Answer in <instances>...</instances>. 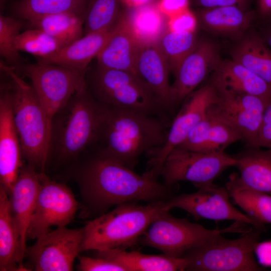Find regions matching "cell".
Instances as JSON below:
<instances>
[{
    "mask_svg": "<svg viewBox=\"0 0 271 271\" xmlns=\"http://www.w3.org/2000/svg\"><path fill=\"white\" fill-rule=\"evenodd\" d=\"M76 178L88 216H98L125 203L166 202L176 189L95 152L79 166Z\"/></svg>",
    "mask_w": 271,
    "mask_h": 271,
    "instance_id": "6da1fadb",
    "label": "cell"
},
{
    "mask_svg": "<svg viewBox=\"0 0 271 271\" xmlns=\"http://www.w3.org/2000/svg\"><path fill=\"white\" fill-rule=\"evenodd\" d=\"M101 104L95 152L133 170L143 154L163 146L170 123L138 111Z\"/></svg>",
    "mask_w": 271,
    "mask_h": 271,
    "instance_id": "7a4b0ae2",
    "label": "cell"
},
{
    "mask_svg": "<svg viewBox=\"0 0 271 271\" xmlns=\"http://www.w3.org/2000/svg\"><path fill=\"white\" fill-rule=\"evenodd\" d=\"M101 104L89 92L86 81L51 120L50 157L73 161L95 144Z\"/></svg>",
    "mask_w": 271,
    "mask_h": 271,
    "instance_id": "3957f363",
    "label": "cell"
},
{
    "mask_svg": "<svg viewBox=\"0 0 271 271\" xmlns=\"http://www.w3.org/2000/svg\"><path fill=\"white\" fill-rule=\"evenodd\" d=\"M1 70L12 83L13 120L22 157L40 172H45L49 160L51 120L32 84L17 73L14 67L1 62Z\"/></svg>",
    "mask_w": 271,
    "mask_h": 271,
    "instance_id": "277c9868",
    "label": "cell"
},
{
    "mask_svg": "<svg viewBox=\"0 0 271 271\" xmlns=\"http://www.w3.org/2000/svg\"><path fill=\"white\" fill-rule=\"evenodd\" d=\"M165 203H125L87 221L83 227L82 251L126 249L137 245L139 237L166 210Z\"/></svg>",
    "mask_w": 271,
    "mask_h": 271,
    "instance_id": "5b68a950",
    "label": "cell"
},
{
    "mask_svg": "<svg viewBox=\"0 0 271 271\" xmlns=\"http://www.w3.org/2000/svg\"><path fill=\"white\" fill-rule=\"evenodd\" d=\"M85 81L92 96L100 103L144 112L170 122V115L136 74L97 65L93 69H88Z\"/></svg>",
    "mask_w": 271,
    "mask_h": 271,
    "instance_id": "8992f818",
    "label": "cell"
},
{
    "mask_svg": "<svg viewBox=\"0 0 271 271\" xmlns=\"http://www.w3.org/2000/svg\"><path fill=\"white\" fill-rule=\"evenodd\" d=\"M248 225L235 221L222 229H208L187 218H176L165 210L139 237L137 245L153 247L167 256L179 258L218 234L244 233L250 229Z\"/></svg>",
    "mask_w": 271,
    "mask_h": 271,
    "instance_id": "52a82bcc",
    "label": "cell"
},
{
    "mask_svg": "<svg viewBox=\"0 0 271 271\" xmlns=\"http://www.w3.org/2000/svg\"><path fill=\"white\" fill-rule=\"evenodd\" d=\"M262 231L253 226L240 237L227 239L218 234L203 245L186 251L187 271H261L254 249Z\"/></svg>",
    "mask_w": 271,
    "mask_h": 271,
    "instance_id": "ba28073f",
    "label": "cell"
},
{
    "mask_svg": "<svg viewBox=\"0 0 271 271\" xmlns=\"http://www.w3.org/2000/svg\"><path fill=\"white\" fill-rule=\"evenodd\" d=\"M217 97V88L210 81L186 98L170 124L166 143L146 154L149 160L144 176L158 180L168 155L205 117L208 108L216 101Z\"/></svg>",
    "mask_w": 271,
    "mask_h": 271,
    "instance_id": "9c48e42d",
    "label": "cell"
},
{
    "mask_svg": "<svg viewBox=\"0 0 271 271\" xmlns=\"http://www.w3.org/2000/svg\"><path fill=\"white\" fill-rule=\"evenodd\" d=\"M15 69L31 80V84L51 120L85 83L88 70H77L39 62L23 63Z\"/></svg>",
    "mask_w": 271,
    "mask_h": 271,
    "instance_id": "30bf717a",
    "label": "cell"
},
{
    "mask_svg": "<svg viewBox=\"0 0 271 271\" xmlns=\"http://www.w3.org/2000/svg\"><path fill=\"white\" fill-rule=\"evenodd\" d=\"M235 163L233 155L225 152L204 153L176 147L166 159L160 176L166 186L177 189L180 181L191 182L194 185L213 182Z\"/></svg>",
    "mask_w": 271,
    "mask_h": 271,
    "instance_id": "8fae6325",
    "label": "cell"
},
{
    "mask_svg": "<svg viewBox=\"0 0 271 271\" xmlns=\"http://www.w3.org/2000/svg\"><path fill=\"white\" fill-rule=\"evenodd\" d=\"M41 181L35 210L27 232V240L34 239L50 231L52 226H66L78 209V203L65 185L51 180L39 172Z\"/></svg>",
    "mask_w": 271,
    "mask_h": 271,
    "instance_id": "7c38bea8",
    "label": "cell"
},
{
    "mask_svg": "<svg viewBox=\"0 0 271 271\" xmlns=\"http://www.w3.org/2000/svg\"><path fill=\"white\" fill-rule=\"evenodd\" d=\"M194 186L198 189L196 192L174 195L165 202V209H182L190 214L196 220L205 218L215 221H238L264 231L255 221L232 204L226 187L218 186L213 182Z\"/></svg>",
    "mask_w": 271,
    "mask_h": 271,
    "instance_id": "4fadbf2b",
    "label": "cell"
},
{
    "mask_svg": "<svg viewBox=\"0 0 271 271\" xmlns=\"http://www.w3.org/2000/svg\"><path fill=\"white\" fill-rule=\"evenodd\" d=\"M83 227L69 229L58 227L36 239L27 246V257L36 271H70L82 251Z\"/></svg>",
    "mask_w": 271,
    "mask_h": 271,
    "instance_id": "5bb4252c",
    "label": "cell"
},
{
    "mask_svg": "<svg viewBox=\"0 0 271 271\" xmlns=\"http://www.w3.org/2000/svg\"><path fill=\"white\" fill-rule=\"evenodd\" d=\"M216 88L217 99L207 112L237 129L246 147H258V133L266 102L254 95Z\"/></svg>",
    "mask_w": 271,
    "mask_h": 271,
    "instance_id": "9a60e30c",
    "label": "cell"
},
{
    "mask_svg": "<svg viewBox=\"0 0 271 271\" xmlns=\"http://www.w3.org/2000/svg\"><path fill=\"white\" fill-rule=\"evenodd\" d=\"M221 60L219 46L215 42L206 38L199 39L174 74L171 96L175 110L215 71Z\"/></svg>",
    "mask_w": 271,
    "mask_h": 271,
    "instance_id": "2e32d148",
    "label": "cell"
},
{
    "mask_svg": "<svg viewBox=\"0 0 271 271\" xmlns=\"http://www.w3.org/2000/svg\"><path fill=\"white\" fill-rule=\"evenodd\" d=\"M12 83H1L0 187L9 196L23 165L19 138L13 120Z\"/></svg>",
    "mask_w": 271,
    "mask_h": 271,
    "instance_id": "e0dca14e",
    "label": "cell"
},
{
    "mask_svg": "<svg viewBox=\"0 0 271 271\" xmlns=\"http://www.w3.org/2000/svg\"><path fill=\"white\" fill-rule=\"evenodd\" d=\"M136 72L153 91L164 109L171 115L175 109L169 83L170 70L157 43H141L136 61Z\"/></svg>",
    "mask_w": 271,
    "mask_h": 271,
    "instance_id": "ac0fdd59",
    "label": "cell"
},
{
    "mask_svg": "<svg viewBox=\"0 0 271 271\" xmlns=\"http://www.w3.org/2000/svg\"><path fill=\"white\" fill-rule=\"evenodd\" d=\"M40 187L39 172L35 167L27 163L22 166L9 196L12 215L20 236L21 252L24 258L27 247L28 228Z\"/></svg>",
    "mask_w": 271,
    "mask_h": 271,
    "instance_id": "d6986e66",
    "label": "cell"
},
{
    "mask_svg": "<svg viewBox=\"0 0 271 271\" xmlns=\"http://www.w3.org/2000/svg\"><path fill=\"white\" fill-rule=\"evenodd\" d=\"M141 44L129 26L125 12H123L96 57L97 65L136 74V61Z\"/></svg>",
    "mask_w": 271,
    "mask_h": 271,
    "instance_id": "ffe728a7",
    "label": "cell"
},
{
    "mask_svg": "<svg viewBox=\"0 0 271 271\" xmlns=\"http://www.w3.org/2000/svg\"><path fill=\"white\" fill-rule=\"evenodd\" d=\"M202 29L212 35L237 40L256 20L255 10L238 7L199 9L193 11Z\"/></svg>",
    "mask_w": 271,
    "mask_h": 271,
    "instance_id": "44dd1931",
    "label": "cell"
},
{
    "mask_svg": "<svg viewBox=\"0 0 271 271\" xmlns=\"http://www.w3.org/2000/svg\"><path fill=\"white\" fill-rule=\"evenodd\" d=\"M241 140L243 141V137L237 129L207 112L177 147L204 153H218L224 152L227 147Z\"/></svg>",
    "mask_w": 271,
    "mask_h": 271,
    "instance_id": "7402d4cb",
    "label": "cell"
},
{
    "mask_svg": "<svg viewBox=\"0 0 271 271\" xmlns=\"http://www.w3.org/2000/svg\"><path fill=\"white\" fill-rule=\"evenodd\" d=\"M215 87L257 96L266 103L271 100V86L241 64L221 60L210 81Z\"/></svg>",
    "mask_w": 271,
    "mask_h": 271,
    "instance_id": "603a6c76",
    "label": "cell"
},
{
    "mask_svg": "<svg viewBox=\"0 0 271 271\" xmlns=\"http://www.w3.org/2000/svg\"><path fill=\"white\" fill-rule=\"evenodd\" d=\"M112 28L104 31L85 34L53 54L38 58L37 62L86 70L91 61L97 57L105 44Z\"/></svg>",
    "mask_w": 271,
    "mask_h": 271,
    "instance_id": "cb8c5ba5",
    "label": "cell"
},
{
    "mask_svg": "<svg viewBox=\"0 0 271 271\" xmlns=\"http://www.w3.org/2000/svg\"><path fill=\"white\" fill-rule=\"evenodd\" d=\"M20 236L14 220L9 196L0 187V270H29L23 263Z\"/></svg>",
    "mask_w": 271,
    "mask_h": 271,
    "instance_id": "d4e9b609",
    "label": "cell"
},
{
    "mask_svg": "<svg viewBox=\"0 0 271 271\" xmlns=\"http://www.w3.org/2000/svg\"><path fill=\"white\" fill-rule=\"evenodd\" d=\"M246 147L233 155L240 180L251 189L271 195V149Z\"/></svg>",
    "mask_w": 271,
    "mask_h": 271,
    "instance_id": "484cf974",
    "label": "cell"
},
{
    "mask_svg": "<svg viewBox=\"0 0 271 271\" xmlns=\"http://www.w3.org/2000/svg\"><path fill=\"white\" fill-rule=\"evenodd\" d=\"M231 56L271 86V50L258 31L250 30L238 40Z\"/></svg>",
    "mask_w": 271,
    "mask_h": 271,
    "instance_id": "4316f807",
    "label": "cell"
},
{
    "mask_svg": "<svg viewBox=\"0 0 271 271\" xmlns=\"http://www.w3.org/2000/svg\"><path fill=\"white\" fill-rule=\"evenodd\" d=\"M96 251L97 256L113 260L123 265L127 271H184L188 263L183 257L147 254L139 250L128 251L116 248Z\"/></svg>",
    "mask_w": 271,
    "mask_h": 271,
    "instance_id": "83f0119b",
    "label": "cell"
},
{
    "mask_svg": "<svg viewBox=\"0 0 271 271\" xmlns=\"http://www.w3.org/2000/svg\"><path fill=\"white\" fill-rule=\"evenodd\" d=\"M225 187L234 203L264 230L266 224H271V195L247 187L235 173L229 176Z\"/></svg>",
    "mask_w": 271,
    "mask_h": 271,
    "instance_id": "f1b7e54d",
    "label": "cell"
},
{
    "mask_svg": "<svg viewBox=\"0 0 271 271\" xmlns=\"http://www.w3.org/2000/svg\"><path fill=\"white\" fill-rule=\"evenodd\" d=\"M125 12L129 26L142 44L157 43L168 29L167 21L153 2L132 9ZM168 21V20H167Z\"/></svg>",
    "mask_w": 271,
    "mask_h": 271,
    "instance_id": "f546056e",
    "label": "cell"
},
{
    "mask_svg": "<svg viewBox=\"0 0 271 271\" xmlns=\"http://www.w3.org/2000/svg\"><path fill=\"white\" fill-rule=\"evenodd\" d=\"M31 29L42 30L67 45L82 37L84 17L70 12L42 17L27 22Z\"/></svg>",
    "mask_w": 271,
    "mask_h": 271,
    "instance_id": "4dcf8cb0",
    "label": "cell"
},
{
    "mask_svg": "<svg viewBox=\"0 0 271 271\" xmlns=\"http://www.w3.org/2000/svg\"><path fill=\"white\" fill-rule=\"evenodd\" d=\"M88 0H20L14 6L15 15L27 22L45 16L73 13L84 17Z\"/></svg>",
    "mask_w": 271,
    "mask_h": 271,
    "instance_id": "1f68e13d",
    "label": "cell"
},
{
    "mask_svg": "<svg viewBox=\"0 0 271 271\" xmlns=\"http://www.w3.org/2000/svg\"><path fill=\"white\" fill-rule=\"evenodd\" d=\"M199 39L196 31L179 32L167 29L162 35L157 44L174 75Z\"/></svg>",
    "mask_w": 271,
    "mask_h": 271,
    "instance_id": "d6a6232c",
    "label": "cell"
},
{
    "mask_svg": "<svg viewBox=\"0 0 271 271\" xmlns=\"http://www.w3.org/2000/svg\"><path fill=\"white\" fill-rule=\"evenodd\" d=\"M121 0H92L84 17L85 34L108 30L121 16Z\"/></svg>",
    "mask_w": 271,
    "mask_h": 271,
    "instance_id": "836d02e7",
    "label": "cell"
},
{
    "mask_svg": "<svg viewBox=\"0 0 271 271\" xmlns=\"http://www.w3.org/2000/svg\"><path fill=\"white\" fill-rule=\"evenodd\" d=\"M66 45L42 30L31 28L21 33L16 42L19 51L27 52L37 58L48 57Z\"/></svg>",
    "mask_w": 271,
    "mask_h": 271,
    "instance_id": "e575fe53",
    "label": "cell"
},
{
    "mask_svg": "<svg viewBox=\"0 0 271 271\" xmlns=\"http://www.w3.org/2000/svg\"><path fill=\"white\" fill-rule=\"evenodd\" d=\"M23 27L20 19L0 15V55L8 65L16 68L23 64V58L16 46Z\"/></svg>",
    "mask_w": 271,
    "mask_h": 271,
    "instance_id": "d590c367",
    "label": "cell"
},
{
    "mask_svg": "<svg viewBox=\"0 0 271 271\" xmlns=\"http://www.w3.org/2000/svg\"><path fill=\"white\" fill-rule=\"evenodd\" d=\"M79 263L78 269L81 271H127L120 263L107 258L97 256L95 257L78 256Z\"/></svg>",
    "mask_w": 271,
    "mask_h": 271,
    "instance_id": "8d00e7d4",
    "label": "cell"
},
{
    "mask_svg": "<svg viewBox=\"0 0 271 271\" xmlns=\"http://www.w3.org/2000/svg\"><path fill=\"white\" fill-rule=\"evenodd\" d=\"M198 26L196 15L189 8L168 18L167 28L170 31L196 32Z\"/></svg>",
    "mask_w": 271,
    "mask_h": 271,
    "instance_id": "74e56055",
    "label": "cell"
},
{
    "mask_svg": "<svg viewBox=\"0 0 271 271\" xmlns=\"http://www.w3.org/2000/svg\"><path fill=\"white\" fill-rule=\"evenodd\" d=\"M258 144L259 147L271 149V100L265 107L258 133Z\"/></svg>",
    "mask_w": 271,
    "mask_h": 271,
    "instance_id": "f35d334b",
    "label": "cell"
},
{
    "mask_svg": "<svg viewBox=\"0 0 271 271\" xmlns=\"http://www.w3.org/2000/svg\"><path fill=\"white\" fill-rule=\"evenodd\" d=\"M196 8L209 9L225 7H238L250 9L251 0H191Z\"/></svg>",
    "mask_w": 271,
    "mask_h": 271,
    "instance_id": "ab89813d",
    "label": "cell"
},
{
    "mask_svg": "<svg viewBox=\"0 0 271 271\" xmlns=\"http://www.w3.org/2000/svg\"><path fill=\"white\" fill-rule=\"evenodd\" d=\"M190 0H159L157 6L167 18L175 16L189 9Z\"/></svg>",
    "mask_w": 271,
    "mask_h": 271,
    "instance_id": "60d3db41",
    "label": "cell"
},
{
    "mask_svg": "<svg viewBox=\"0 0 271 271\" xmlns=\"http://www.w3.org/2000/svg\"><path fill=\"white\" fill-rule=\"evenodd\" d=\"M254 253L259 264L271 267V240L258 241L254 247Z\"/></svg>",
    "mask_w": 271,
    "mask_h": 271,
    "instance_id": "b9f144b4",
    "label": "cell"
},
{
    "mask_svg": "<svg viewBox=\"0 0 271 271\" xmlns=\"http://www.w3.org/2000/svg\"><path fill=\"white\" fill-rule=\"evenodd\" d=\"M256 20L259 23L271 21V0H255Z\"/></svg>",
    "mask_w": 271,
    "mask_h": 271,
    "instance_id": "7bdbcfd3",
    "label": "cell"
},
{
    "mask_svg": "<svg viewBox=\"0 0 271 271\" xmlns=\"http://www.w3.org/2000/svg\"><path fill=\"white\" fill-rule=\"evenodd\" d=\"M258 31L266 44L271 48V21L259 23Z\"/></svg>",
    "mask_w": 271,
    "mask_h": 271,
    "instance_id": "ee69618b",
    "label": "cell"
},
{
    "mask_svg": "<svg viewBox=\"0 0 271 271\" xmlns=\"http://www.w3.org/2000/svg\"><path fill=\"white\" fill-rule=\"evenodd\" d=\"M122 4L129 9L137 8L150 3L153 0H121Z\"/></svg>",
    "mask_w": 271,
    "mask_h": 271,
    "instance_id": "f6af8a7d",
    "label": "cell"
}]
</instances>
